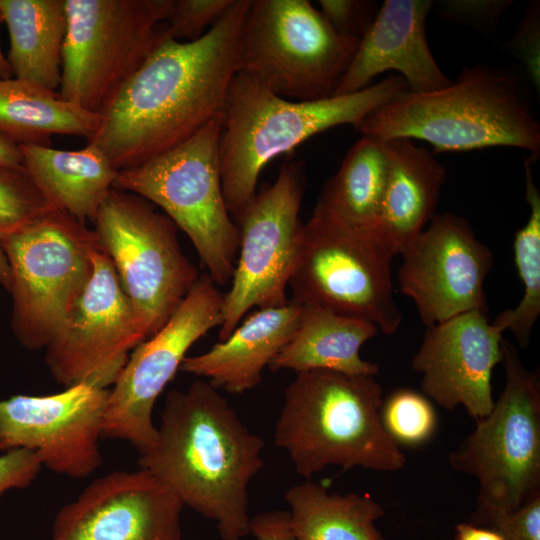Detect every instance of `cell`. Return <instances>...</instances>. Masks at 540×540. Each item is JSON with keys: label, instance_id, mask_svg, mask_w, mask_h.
<instances>
[{"label": "cell", "instance_id": "11", "mask_svg": "<svg viewBox=\"0 0 540 540\" xmlns=\"http://www.w3.org/2000/svg\"><path fill=\"white\" fill-rule=\"evenodd\" d=\"M394 256L378 236L312 215L297 231L292 301L370 321L391 335L403 318L393 291Z\"/></svg>", "mask_w": 540, "mask_h": 540}, {"label": "cell", "instance_id": "2", "mask_svg": "<svg viewBox=\"0 0 540 540\" xmlns=\"http://www.w3.org/2000/svg\"><path fill=\"white\" fill-rule=\"evenodd\" d=\"M157 429V444L138 456L139 468L214 521L223 540L249 535L248 487L263 467V439L207 380L169 391Z\"/></svg>", "mask_w": 540, "mask_h": 540}, {"label": "cell", "instance_id": "22", "mask_svg": "<svg viewBox=\"0 0 540 540\" xmlns=\"http://www.w3.org/2000/svg\"><path fill=\"white\" fill-rule=\"evenodd\" d=\"M384 143L388 172L378 236L396 256L435 215L447 173L432 151L412 139Z\"/></svg>", "mask_w": 540, "mask_h": 540}, {"label": "cell", "instance_id": "7", "mask_svg": "<svg viewBox=\"0 0 540 540\" xmlns=\"http://www.w3.org/2000/svg\"><path fill=\"white\" fill-rule=\"evenodd\" d=\"M222 119L144 164L118 171L114 182V188L160 207L185 232L217 286L231 282L240 241L221 186Z\"/></svg>", "mask_w": 540, "mask_h": 540}, {"label": "cell", "instance_id": "9", "mask_svg": "<svg viewBox=\"0 0 540 540\" xmlns=\"http://www.w3.org/2000/svg\"><path fill=\"white\" fill-rule=\"evenodd\" d=\"M360 39L337 31L307 0H252L238 72L292 101L334 96Z\"/></svg>", "mask_w": 540, "mask_h": 540}, {"label": "cell", "instance_id": "20", "mask_svg": "<svg viewBox=\"0 0 540 540\" xmlns=\"http://www.w3.org/2000/svg\"><path fill=\"white\" fill-rule=\"evenodd\" d=\"M430 0H386L366 33L335 95H346L371 85L372 79L397 71L411 93H427L452 83L437 64L427 41Z\"/></svg>", "mask_w": 540, "mask_h": 540}, {"label": "cell", "instance_id": "30", "mask_svg": "<svg viewBox=\"0 0 540 540\" xmlns=\"http://www.w3.org/2000/svg\"><path fill=\"white\" fill-rule=\"evenodd\" d=\"M381 419L399 445H421L433 435L436 427V414L430 401L410 389L397 390L383 402Z\"/></svg>", "mask_w": 540, "mask_h": 540}, {"label": "cell", "instance_id": "24", "mask_svg": "<svg viewBox=\"0 0 540 540\" xmlns=\"http://www.w3.org/2000/svg\"><path fill=\"white\" fill-rule=\"evenodd\" d=\"M18 146L25 170L53 208L82 223L94 221L118 172L99 149L90 144L80 150Z\"/></svg>", "mask_w": 540, "mask_h": 540}, {"label": "cell", "instance_id": "12", "mask_svg": "<svg viewBox=\"0 0 540 540\" xmlns=\"http://www.w3.org/2000/svg\"><path fill=\"white\" fill-rule=\"evenodd\" d=\"M93 222L98 242L149 338L200 277L182 251L177 226L143 197L114 187Z\"/></svg>", "mask_w": 540, "mask_h": 540}, {"label": "cell", "instance_id": "36", "mask_svg": "<svg viewBox=\"0 0 540 540\" xmlns=\"http://www.w3.org/2000/svg\"><path fill=\"white\" fill-rule=\"evenodd\" d=\"M489 528L503 540H540V495Z\"/></svg>", "mask_w": 540, "mask_h": 540}, {"label": "cell", "instance_id": "6", "mask_svg": "<svg viewBox=\"0 0 540 540\" xmlns=\"http://www.w3.org/2000/svg\"><path fill=\"white\" fill-rule=\"evenodd\" d=\"M504 387L491 412L450 453L448 462L478 483L470 523L491 527L540 495V379L501 341Z\"/></svg>", "mask_w": 540, "mask_h": 540}, {"label": "cell", "instance_id": "42", "mask_svg": "<svg viewBox=\"0 0 540 540\" xmlns=\"http://www.w3.org/2000/svg\"><path fill=\"white\" fill-rule=\"evenodd\" d=\"M3 22H4V17L0 9V25ZM9 78H13V74L7 62V58L4 57L1 47H0V79H9Z\"/></svg>", "mask_w": 540, "mask_h": 540}, {"label": "cell", "instance_id": "41", "mask_svg": "<svg viewBox=\"0 0 540 540\" xmlns=\"http://www.w3.org/2000/svg\"><path fill=\"white\" fill-rule=\"evenodd\" d=\"M0 284L8 291L10 286V268L0 243Z\"/></svg>", "mask_w": 540, "mask_h": 540}, {"label": "cell", "instance_id": "4", "mask_svg": "<svg viewBox=\"0 0 540 540\" xmlns=\"http://www.w3.org/2000/svg\"><path fill=\"white\" fill-rule=\"evenodd\" d=\"M407 91L405 80L393 74L351 94L292 101L237 72L228 88L219 141L222 192L234 221L257 192L267 163L329 128H356L372 111Z\"/></svg>", "mask_w": 540, "mask_h": 540}, {"label": "cell", "instance_id": "35", "mask_svg": "<svg viewBox=\"0 0 540 540\" xmlns=\"http://www.w3.org/2000/svg\"><path fill=\"white\" fill-rule=\"evenodd\" d=\"M42 467L38 454L32 450L16 449L0 454V496L30 486Z\"/></svg>", "mask_w": 540, "mask_h": 540}, {"label": "cell", "instance_id": "14", "mask_svg": "<svg viewBox=\"0 0 540 540\" xmlns=\"http://www.w3.org/2000/svg\"><path fill=\"white\" fill-rule=\"evenodd\" d=\"M305 189L304 166L287 161L272 184L264 185L243 208L239 251L231 287L224 294L218 339L225 340L253 307H280L296 256L299 211Z\"/></svg>", "mask_w": 540, "mask_h": 540}, {"label": "cell", "instance_id": "23", "mask_svg": "<svg viewBox=\"0 0 540 540\" xmlns=\"http://www.w3.org/2000/svg\"><path fill=\"white\" fill-rule=\"evenodd\" d=\"M378 331L370 321L314 305H301L293 334L268 368L297 373L327 370L352 376H376L379 365L364 360L360 349Z\"/></svg>", "mask_w": 540, "mask_h": 540}, {"label": "cell", "instance_id": "37", "mask_svg": "<svg viewBox=\"0 0 540 540\" xmlns=\"http://www.w3.org/2000/svg\"><path fill=\"white\" fill-rule=\"evenodd\" d=\"M539 11L527 13L510 49L526 65L532 80L539 85Z\"/></svg>", "mask_w": 540, "mask_h": 540}, {"label": "cell", "instance_id": "40", "mask_svg": "<svg viewBox=\"0 0 540 540\" xmlns=\"http://www.w3.org/2000/svg\"><path fill=\"white\" fill-rule=\"evenodd\" d=\"M0 167L24 169L19 146L3 135H0Z\"/></svg>", "mask_w": 540, "mask_h": 540}, {"label": "cell", "instance_id": "31", "mask_svg": "<svg viewBox=\"0 0 540 540\" xmlns=\"http://www.w3.org/2000/svg\"><path fill=\"white\" fill-rule=\"evenodd\" d=\"M50 209L53 207L25 168L0 167V239L22 229Z\"/></svg>", "mask_w": 540, "mask_h": 540}, {"label": "cell", "instance_id": "28", "mask_svg": "<svg viewBox=\"0 0 540 540\" xmlns=\"http://www.w3.org/2000/svg\"><path fill=\"white\" fill-rule=\"evenodd\" d=\"M285 499L295 540H387L375 525L384 509L368 494L331 493L306 480L289 488Z\"/></svg>", "mask_w": 540, "mask_h": 540}, {"label": "cell", "instance_id": "29", "mask_svg": "<svg viewBox=\"0 0 540 540\" xmlns=\"http://www.w3.org/2000/svg\"><path fill=\"white\" fill-rule=\"evenodd\" d=\"M538 158L529 155L524 160L525 199L530 212L513 240L514 263L524 294L517 306L501 311L491 321L502 332H512L521 348L529 344L532 329L540 315V192L533 177V167Z\"/></svg>", "mask_w": 540, "mask_h": 540}, {"label": "cell", "instance_id": "39", "mask_svg": "<svg viewBox=\"0 0 540 540\" xmlns=\"http://www.w3.org/2000/svg\"><path fill=\"white\" fill-rule=\"evenodd\" d=\"M455 540H503L492 528L476 526L469 523H459L456 526Z\"/></svg>", "mask_w": 540, "mask_h": 540}, {"label": "cell", "instance_id": "16", "mask_svg": "<svg viewBox=\"0 0 540 540\" xmlns=\"http://www.w3.org/2000/svg\"><path fill=\"white\" fill-rule=\"evenodd\" d=\"M400 255L399 288L426 327L471 310L487 312L484 283L493 254L464 217L435 214Z\"/></svg>", "mask_w": 540, "mask_h": 540}, {"label": "cell", "instance_id": "33", "mask_svg": "<svg viewBox=\"0 0 540 540\" xmlns=\"http://www.w3.org/2000/svg\"><path fill=\"white\" fill-rule=\"evenodd\" d=\"M321 13L340 33L361 39L373 23L379 6L370 0H320Z\"/></svg>", "mask_w": 540, "mask_h": 540}, {"label": "cell", "instance_id": "5", "mask_svg": "<svg viewBox=\"0 0 540 540\" xmlns=\"http://www.w3.org/2000/svg\"><path fill=\"white\" fill-rule=\"evenodd\" d=\"M376 376L334 371L297 373L287 386L274 443L306 480L328 466L395 472L406 462L382 419Z\"/></svg>", "mask_w": 540, "mask_h": 540}, {"label": "cell", "instance_id": "34", "mask_svg": "<svg viewBox=\"0 0 540 540\" xmlns=\"http://www.w3.org/2000/svg\"><path fill=\"white\" fill-rule=\"evenodd\" d=\"M511 1H441L442 12L450 19L482 32L494 29Z\"/></svg>", "mask_w": 540, "mask_h": 540}, {"label": "cell", "instance_id": "17", "mask_svg": "<svg viewBox=\"0 0 540 540\" xmlns=\"http://www.w3.org/2000/svg\"><path fill=\"white\" fill-rule=\"evenodd\" d=\"M108 396L109 389L81 383L0 400V454L28 449L54 473L90 476L103 462L99 441Z\"/></svg>", "mask_w": 540, "mask_h": 540}, {"label": "cell", "instance_id": "19", "mask_svg": "<svg viewBox=\"0 0 540 540\" xmlns=\"http://www.w3.org/2000/svg\"><path fill=\"white\" fill-rule=\"evenodd\" d=\"M503 332L487 312L471 310L426 327L412 358L426 397L446 410L462 406L476 421L495 403L492 372L501 364Z\"/></svg>", "mask_w": 540, "mask_h": 540}, {"label": "cell", "instance_id": "32", "mask_svg": "<svg viewBox=\"0 0 540 540\" xmlns=\"http://www.w3.org/2000/svg\"><path fill=\"white\" fill-rule=\"evenodd\" d=\"M234 0H175L164 28L167 36L182 42L201 38L208 26H214L229 10Z\"/></svg>", "mask_w": 540, "mask_h": 540}, {"label": "cell", "instance_id": "3", "mask_svg": "<svg viewBox=\"0 0 540 540\" xmlns=\"http://www.w3.org/2000/svg\"><path fill=\"white\" fill-rule=\"evenodd\" d=\"M380 141L418 139L433 154L515 147L540 155V122L524 80L509 69L464 66L456 81L427 93L407 91L355 128Z\"/></svg>", "mask_w": 540, "mask_h": 540}, {"label": "cell", "instance_id": "1", "mask_svg": "<svg viewBox=\"0 0 540 540\" xmlns=\"http://www.w3.org/2000/svg\"><path fill=\"white\" fill-rule=\"evenodd\" d=\"M252 0H234L201 38L178 42L162 28L135 74L100 115L87 140L117 170L131 169L182 144L223 114L238 72L239 44Z\"/></svg>", "mask_w": 540, "mask_h": 540}, {"label": "cell", "instance_id": "38", "mask_svg": "<svg viewBox=\"0 0 540 540\" xmlns=\"http://www.w3.org/2000/svg\"><path fill=\"white\" fill-rule=\"evenodd\" d=\"M289 511L272 510L251 517L250 534L256 540H295L290 528Z\"/></svg>", "mask_w": 540, "mask_h": 540}, {"label": "cell", "instance_id": "18", "mask_svg": "<svg viewBox=\"0 0 540 540\" xmlns=\"http://www.w3.org/2000/svg\"><path fill=\"white\" fill-rule=\"evenodd\" d=\"M183 507L147 471H113L58 511L49 540H181Z\"/></svg>", "mask_w": 540, "mask_h": 540}, {"label": "cell", "instance_id": "21", "mask_svg": "<svg viewBox=\"0 0 540 540\" xmlns=\"http://www.w3.org/2000/svg\"><path fill=\"white\" fill-rule=\"evenodd\" d=\"M300 311L301 304L292 300L259 309L205 353L186 356L180 370L206 378L216 389L242 394L261 383L263 370L293 334Z\"/></svg>", "mask_w": 540, "mask_h": 540}, {"label": "cell", "instance_id": "27", "mask_svg": "<svg viewBox=\"0 0 540 540\" xmlns=\"http://www.w3.org/2000/svg\"><path fill=\"white\" fill-rule=\"evenodd\" d=\"M100 120L53 90L14 77L0 79V135L17 145L50 146L58 134L88 140Z\"/></svg>", "mask_w": 540, "mask_h": 540}, {"label": "cell", "instance_id": "8", "mask_svg": "<svg viewBox=\"0 0 540 540\" xmlns=\"http://www.w3.org/2000/svg\"><path fill=\"white\" fill-rule=\"evenodd\" d=\"M0 243L10 268L13 334L26 349L46 348L91 278L97 236L53 208Z\"/></svg>", "mask_w": 540, "mask_h": 540}, {"label": "cell", "instance_id": "13", "mask_svg": "<svg viewBox=\"0 0 540 540\" xmlns=\"http://www.w3.org/2000/svg\"><path fill=\"white\" fill-rule=\"evenodd\" d=\"M224 294L206 273L167 322L131 352L109 388L102 438L129 442L145 454L157 444L156 400L175 377L190 347L222 323Z\"/></svg>", "mask_w": 540, "mask_h": 540}, {"label": "cell", "instance_id": "15", "mask_svg": "<svg viewBox=\"0 0 540 540\" xmlns=\"http://www.w3.org/2000/svg\"><path fill=\"white\" fill-rule=\"evenodd\" d=\"M146 339L110 258L98 247L86 288L45 348L52 377L65 388L87 383L109 389L131 352Z\"/></svg>", "mask_w": 540, "mask_h": 540}, {"label": "cell", "instance_id": "25", "mask_svg": "<svg viewBox=\"0 0 540 540\" xmlns=\"http://www.w3.org/2000/svg\"><path fill=\"white\" fill-rule=\"evenodd\" d=\"M387 172L384 141L362 136L325 183L312 215L350 231L378 236Z\"/></svg>", "mask_w": 540, "mask_h": 540}, {"label": "cell", "instance_id": "10", "mask_svg": "<svg viewBox=\"0 0 540 540\" xmlns=\"http://www.w3.org/2000/svg\"><path fill=\"white\" fill-rule=\"evenodd\" d=\"M60 96L101 115L156 46L175 0H64Z\"/></svg>", "mask_w": 540, "mask_h": 540}, {"label": "cell", "instance_id": "26", "mask_svg": "<svg viewBox=\"0 0 540 540\" xmlns=\"http://www.w3.org/2000/svg\"><path fill=\"white\" fill-rule=\"evenodd\" d=\"M10 37L13 77L55 91L60 87L67 30L64 0H0Z\"/></svg>", "mask_w": 540, "mask_h": 540}]
</instances>
